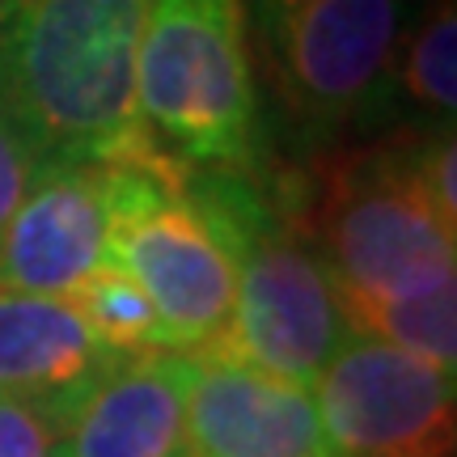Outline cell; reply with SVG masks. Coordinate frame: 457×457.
Segmentation results:
<instances>
[{
  "mask_svg": "<svg viewBox=\"0 0 457 457\" xmlns=\"http://www.w3.org/2000/svg\"><path fill=\"white\" fill-rule=\"evenodd\" d=\"M60 403L0 394V457H55Z\"/></svg>",
  "mask_w": 457,
  "mask_h": 457,
  "instance_id": "obj_15",
  "label": "cell"
},
{
  "mask_svg": "<svg viewBox=\"0 0 457 457\" xmlns=\"http://www.w3.org/2000/svg\"><path fill=\"white\" fill-rule=\"evenodd\" d=\"M182 174L157 153L111 165V262L157 310L170 352L199 356L225 343L237 276L212 225L182 195Z\"/></svg>",
  "mask_w": 457,
  "mask_h": 457,
  "instance_id": "obj_6",
  "label": "cell"
},
{
  "mask_svg": "<svg viewBox=\"0 0 457 457\" xmlns=\"http://www.w3.org/2000/svg\"><path fill=\"white\" fill-rule=\"evenodd\" d=\"M43 170V162L34 157V148L21 140V131L13 128V119L0 111V233L13 220L17 204L26 199L34 174Z\"/></svg>",
  "mask_w": 457,
  "mask_h": 457,
  "instance_id": "obj_16",
  "label": "cell"
},
{
  "mask_svg": "<svg viewBox=\"0 0 457 457\" xmlns=\"http://www.w3.org/2000/svg\"><path fill=\"white\" fill-rule=\"evenodd\" d=\"M145 9L148 0H0V111L43 165L153 153L136 123Z\"/></svg>",
  "mask_w": 457,
  "mask_h": 457,
  "instance_id": "obj_1",
  "label": "cell"
},
{
  "mask_svg": "<svg viewBox=\"0 0 457 457\" xmlns=\"http://www.w3.org/2000/svg\"><path fill=\"white\" fill-rule=\"evenodd\" d=\"M386 106H403L420 119V131H453L457 111V9L453 0H436L403 30L390 72Z\"/></svg>",
  "mask_w": 457,
  "mask_h": 457,
  "instance_id": "obj_12",
  "label": "cell"
},
{
  "mask_svg": "<svg viewBox=\"0 0 457 457\" xmlns=\"http://www.w3.org/2000/svg\"><path fill=\"white\" fill-rule=\"evenodd\" d=\"M111 165H43L0 233V288L72 296L111 262Z\"/></svg>",
  "mask_w": 457,
  "mask_h": 457,
  "instance_id": "obj_8",
  "label": "cell"
},
{
  "mask_svg": "<svg viewBox=\"0 0 457 457\" xmlns=\"http://www.w3.org/2000/svg\"><path fill=\"white\" fill-rule=\"evenodd\" d=\"M182 195L212 225L237 276L233 322L216 352L313 390L352 330L301 204L245 170H187Z\"/></svg>",
  "mask_w": 457,
  "mask_h": 457,
  "instance_id": "obj_2",
  "label": "cell"
},
{
  "mask_svg": "<svg viewBox=\"0 0 457 457\" xmlns=\"http://www.w3.org/2000/svg\"><path fill=\"white\" fill-rule=\"evenodd\" d=\"M191 360V457H335L310 386L250 369L225 352Z\"/></svg>",
  "mask_w": 457,
  "mask_h": 457,
  "instance_id": "obj_10",
  "label": "cell"
},
{
  "mask_svg": "<svg viewBox=\"0 0 457 457\" xmlns=\"http://www.w3.org/2000/svg\"><path fill=\"white\" fill-rule=\"evenodd\" d=\"M313 403L335 457H453V373L398 352L390 343L347 335L313 381Z\"/></svg>",
  "mask_w": 457,
  "mask_h": 457,
  "instance_id": "obj_7",
  "label": "cell"
},
{
  "mask_svg": "<svg viewBox=\"0 0 457 457\" xmlns=\"http://www.w3.org/2000/svg\"><path fill=\"white\" fill-rule=\"evenodd\" d=\"M136 123L179 170H245L259 153V85L242 0H148Z\"/></svg>",
  "mask_w": 457,
  "mask_h": 457,
  "instance_id": "obj_3",
  "label": "cell"
},
{
  "mask_svg": "<svg viewBox=\"0 0 457 457\" xmlns=\"http://www.w3.org/2000/svg\"><path fill=\"white\" fill-rule=\"evenodd\" d=\"M106 360L68 296L0 288V394L64 407Z\"/></svg>",
  "mask_w": 457,
  "mask_h": 457,
  "instance_id": "obj_11",
  "label": "cell"
},
{
  "mask_svg": "<svg viewBox=\"0 0 457 457\" xmlns=\"http://www.w3.org/2000/svg\"><path fill=\"white\" fill-rule=\"evenodd\" d=\"M245 43L305 140H335L386 111L407 0H242Z\"/></svg>",
  "mask_w": 457,
  "mask_h": 457,
  "instance_id": "obj_5",
  "label": "cell"
},
{
  "mask_svg": "<svg viewBox=\"0 0 457 457\" xmlns=\"http://www.w3.org/2000/svg\"><path fill=\"white\" fill-rule=\"evenodd\" d=\"M85 327L94 335L106 356H145V352H170L165 330L157 322V310L148 305V296L136 288L128 271H119L114 262L98 267L77 293L68 296Z\"/></svg>",
  "mask_w": 457,
  "mask_h": 457,
  "instance_id": "obj_14",
  "label": "cell"
},
{
  "mask_svg": "<svg viewBox=\"0 0 457 457\" xmlns=\"http://www.w3.org/2000/svg\"><path fill=\"white\" fill-rule=\"evenodd\" d=\"M187 390L179 352L111 356L60 407L55 457H191Z\"/></svg>",
  "mask_w": 457,
  "mask_h": 457,
  "instance_id": "obj_9",
  "label": "cell"
},
{
  "mask_svg": "<svg viewBox=\"0 0 457 457\" xmlns=\"http://www.w3.org/2000/svg\"><path fill=\"white\" fill-rule=\"evenodd\" d=\"M343 318L352 335L390 343L445 373L457 369V288L411 296V301H356L343 305Z\"/></svg>",
  "mask_w": 457,
  "mask_h": 457,
  "instance_id": "obj_13",
  "label": "cell"
},
{
  "mask_svg": "<svg viewBox=\"0 0 457 457\" xmlns=\"http://www.w3.org/2000/svg\"><path fill=\"white\" fill-rule=\"evenodd\" d=\"M301 225L343 305L457 288V225L441 220L420 191L411 131L330 162L310 199H301Z\"/></svg>",
  "mask_w": 457,
  "mask_h": 457,
  "instance_id": "obj_4",
  "label": "cell"
}]
</instances>
